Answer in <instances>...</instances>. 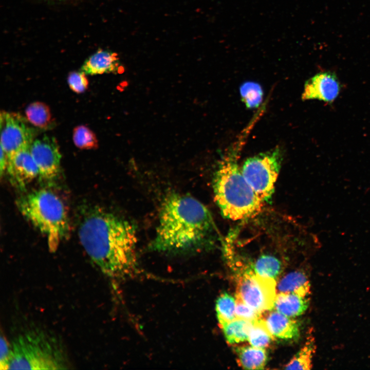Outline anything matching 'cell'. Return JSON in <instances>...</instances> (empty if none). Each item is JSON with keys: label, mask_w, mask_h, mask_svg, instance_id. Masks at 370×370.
Here are the masks:
<instances>
[{"label": "cell", "mask_w": 370, "mask_h": 370, "mask_svg": "<svg viewBox=\"0 0 370 370\" xmlns=\"http://www.w3.org/2000/svg\"><path fill=\"white\" fill-rule=\"evenodd\" d=\"M72 138L75 145L80 149L91 150L98 146L96 135L84 125H79L74 128Z\"/></svg>", "instance_id": "obj_23"}, {"label": "cell", "mask_w": 370, "mask_h": 370, "mask_svg": "<svg viewBox=\"0 0 370 370\" xmlns=\"http://www.w3.org/2000/svg\"><path fill=\"white\" fill-rule=\"evenodd\" d=\"M235 302L236 318L253 321L261 317V314L258 313L239 298L236 296Z\"/></svg>", "instance_id": "obj_26"}, {"label": "cell", "mask_w": 370, "mask_h": 370, "mask_svg": "<svg viewBox=\"0 0 370 370\" xmlns=\"http://www.w3.org/2000/svg\"><path fill=\"white\" fill-rule=\"evenodd\" d=\"M30 147L17 152L8 160L7 171L10 180L13 185L21 189H24L39 175Z\"/></svg>", "instance_id": "obj_11"}, {"label": "cell", "mask_w": 370, "mask_h": 370, "mask_svg": "<svg viewBox=\"0 0 370 370\" xmlns=\"http://www.w3.org/2000/svg\"><path fill=\"white\" fill-rule=\"evenodd\" d=\"M238 365L245 369H263L267 362L265 348L253 346H237L234 348Z\"/></svg>", "instance_id": "obj_15"}, {"label": "cell", "mask_w": 370, "mask_h": 370, "mask_svg": "<svg viewBox=\"0 0 370 370\" xmlns=\"http://www.w3.org/2000/svg\"><path fill=\"white\" fill-rule=\"evenodd\" d=\"M216 228L209 210L197 199L172 193L160 207L152 250L166 253L197 251L209 246Z\"/></svg>", "instance_id": "obj_2"}, {"label": "cell", "mask_w": 370, "mask_h": 370, "mask_svg": "<svg viewBox=\"0 0 370 370\" xmlns=\"http://www.w3.org/2000/svg\"><path fill=\"white\" fill-rule=\"evenodd\" d=\"M240 94L243 101L248 108L258 107L263 99V90L256 83H244L240 87Z\"/></svg>", "instance_id": "obj_24"}, {"label": "cell", "mask_w": 370, "mask_h": 370, "mask_svg": "<svg viewBox=\"0 0 370 370\" xmlns=\"http://www.w3.org/2000/svg\"><path fill=\"white\" fill-rule=\"evenodd\" d=\"M233 268L238 275L236 297L261 314L274 308L277 294L275 279L257 274L250 263H246L239 256Z\"/></svg>", "instance_id": "obj_6"}, {"label": "cell", "mask_w": 370, "mask_h": 370, "mask_svg": "<svg viewBox=\"0 0 370 370\" xmlns=\"http://www.w3.org/2000/svg\"><path fill=\"white\" fill-rule=\"evenodd\" d=\"M307 297L292 293L279 292L276 294L274 308L279 312L293 318L303 314L309 306Z\"/></svg>", "instance_id": "obj_14"}, {"label": "cell", "mask_w": 370, "mask_h": 370, "mask_svg": "<svg viewBox=\"0 0 370 370\" xmlns=\"http://www.w3.org/2000/svg\"><path fill=\"white\" fill-rule=\"evenodd\" d=\"M274 339L268 330L263 318L260 317L252 321L248 341L251 346L263 348L267 347Z\"/></svg>", "instance_id": "obj_21"}, {"label": "cell", "mask_w": 370, "mask_h": 370, "mask_svg": "<svg viewBox=\"0 0 370 370\" xmlns=\"http://www.w3.org/2000/svg\"><path fill=\"white\" fill-rule=\"evenodd\" d=\"M0 369L6 370L10 355V342L5 337L1 336Z\"/></svg>", "instance_id": "obj_27"}, {"label": "cell", "mask_w": 370, "mask_h": 370, "mask_svg": "<svg viewBox=\"0 0 370 370\" xmlns=\"http://www.w3.org/2000/svg\"><path fill=\"white\" fill-rule=\"evenodd\" d=\"M250 264L257 274L273 279L279 275L282 269L281 261L274 255L267 253L261 254Z\"/></svg>", "instance_id": "obj_18"}, {"label": "cell", "mask_w": 370, "mask_h": 370, "mask_svg": "<svg viewBox=\"0 0 370 370\" xmlns=\"http://www.w3.org/2000/svg\"><path fill=\"white\" fill-rule=\"evenodd\" d=\"M84 72L73 71L67 77V82L70 88L77 94L84 92L88 86V80Z\"/></svg>", "instance_id": "obj_25"}, {"label": "cell", "mask_w": 370, "mask_h": 370, "mask_svg": "<svg viewBox=\"0 0 370 370\" xmlns=\"http://www.w3.org/2000/svg\"><path fill=\"white\" fill-rule=\"evenodd\" d=\"M16 203L22 215L46 236L49 251L55 252L70 231L67 212L60 197L41 189L21 196Z\"/></svg>", "instance_id": "obj_5"}, {"label": "cell", "mask_w": 370, "mask_h": 370, "mask_svg": "<svg viewBox=\"0 0 370 370\" xmlns=\"http://www.w3.org/2000/svg\"><path fill=\"white\" fill-rule=\"evenodd\" d=\"M266 325L274 338L284 340H293L300 336L299 323L291 317L276 310H270L263 318Z\"/></svg>", "instance_id": "obj_12"}, {"label": "cell", "mask_w": 370, "mask_h": 370, "mask_svg": "<svg viewBox=\"0 0 370 370\" xmlns=\"http://www.w3.org/2000/svg\"><path fill=\"white\" fill-rule=\"evenodd\" d=\"M282 160L281 150L276 148L249 157L243 163V176L263 202L271 200Z\"/></svg>", "instance_id": "obj_7"}, {"label": "cell", "mask_w": 370, "mask_h": 370, "mask_svg": "<svg viewBox=\"0 0 370 370\" xmlns=\"http://www.w3.org/2000/svg\"><path fill=\"white\" fill-rule=\"evenodd\" d=\"M79 237L88 255L107 276L122 280L139 272L136 230L127 220L94 208L82 219Z\"/></svg>", "instance_id": "obj_1"}, {"label": "cell", "mask_w": 370, "mask_h": 370, "mask_svg": "<svg viewBox=\"0 0 370 370\" xmlns=\"http://www.w3.org/2000/svg\"><path fill=\"white\" fill-rule=\"evenodd\" d=\"M314 338L309 336L301 349L285 365L286 369H310L312 358L316 350Z\"/></svg>", "instance_id": "obj_20"}, {"label": "cell", "mask_w": 370, "mask_h": 370, "mask_svg": "<svg viewBox=\"0 0 370 370\" xmlns=\"http://www.w3.org/2000/svg\"><path fill=\"white\" fill-rule=\"evenodd\" d=\"M279 292L292 293L307 297L310 293V284L302 271H295L283 277L276 286Z\"/></svg>", "instance_id": "obj_16"}, {"label": "cell", "mask_w": 370, "mask_h": 370, "mask_svg": "<svg viewBox=\"0 0 370 370\" xmlns=\"http://www.w3.org/2000/svg\"><path fill=\"white\" fill-rule=\"evenodd\" d=\"M7 164L8 159L6 154L4 150L1 147L0 173L1 177L3 173L7 170Z\"/></svg>", "instance_id": "obj_28"}, {"label": "cell", "mask_w": 370, "mask_h": 370, "mask_svg": "<svg viewBox=\"0 0 370 370\" xmlns=\"http://www.w3.org/2000/svg\"><path fill=\"white\" fill-rule=\"evenodd\" d=\"M10 342L7 369H65L69 358L62 342L54 335L40 328L19 333Z\"/></svg>", "instance_id": "obj_4"}, {"label": "cell", "mask_w": 370, "mask_h": 370, "mask_svg": "<svg viewBox=\"0 0 370 370\" xmlns=\"http://www.w3.org/2000/svg\"><path fill=\"white\" fill-rule=\"evenodd\" d=\"M26 116L30 123L41 129L52 128L54 123L49 107L41 102L30 104L25 110Z\"/></svg>", "instance_id": "obj_17"}, {"label": "cell", "mask_w": 370, "mask_h": 370, "mask_svg": "<svg viewBox=\"0 0 370 370\" xmlns=\"http://www.w3.org/2000/svg\"><path fill=\"white\" fill-rule=\"evenodd\" d=\"M30 150L39 172V178L51 182L55 180L61 171V154L53 137L44 135L34 140Z\"/></svg>", "instance_id": "obj_9"}, {"label": "cell", "mask_w": 370, "mask_h": 370, "mask_svg": "<svg viewBox=\"0 0 370 370\" xmlns=\"http://www.w3.org/2000/svg\"><path fill=\"white\" fill-rule=\"evenodd\" d=\"M340 90V83L335 73L322 72L305 83L302 98L304 100L317 99L331 103L337 98Z\"/></svg>", "instance_id": "obj_10"}, {"label": "cell", "mask_w": 370, "mask_h": 370, "mask_svg": "<svg viewBox=\"0 0 370 370\" xmlns=\"http://www.w3.org/2000/svg\"><path fill=\"white\" fill-rule=\"evenodd\" d=\"M235 298L227 292L221 293L216 302L215 310L221 328L235 318Z\"/></svg>", "instance_id": "obj_22"}, {"label": "cell", "mask_w": 370, "mask_h": 370, "mask_svg": "<svg viewBox=\"0 0 370 370\" xmlns=\"http://www.w3.org/2000/svg\"><path fill=\"white\" fill-rule=\"evenodd\" d=\"M1 147L6 154L8 160L17 152L29 148L34 133L25 119L15 113H1Z\"/></svg>", "instance_id": "obj_8"}, {"label": "cell", "mask_w": 370, "mask_h": 370, "mask_svg": "<svg viewBox=\"0 0 370 370\" xmlns=\"http://www.w3.org/2000/svg\"><path fill=\"white\" fill-rule=\"evenodd\" d=\"M244 136L228 149L213 179L215 200L222 215L232 220L247 219L258 214L264 202L248 183L238 164Z\"/></svg>", "instance_id": "obj_3"}, {"label": "cell", "mask_w": 370, "mask_h": 370, "mask_svg": "<svg viewBox=\"0 0 370 370\" xmlns=\"http://www.w3.org/2000/svg\"><path fill=\"white\" fill-rule=\"evenodd\" d=\"M120 67L116 53L99 49L85 60L80 70L86 75H96L119 72Z\"/></svg>", "instance_id": "obj_13"}, {"label": "cell", "mask_w": 370, "mask_h": 370, "mask_svg": "<svg viewBox=\"0 0 370 370\" xmlns=\"http://www.w3.org/2000/svg\"><path fill=\"white\" fill-rule=\"evenodd\" d=\"M252 321L235 318L221 327L227 342L234 344L248 340Z\"/></svg>", "instance_id": "obj_19"}]
</instances>
